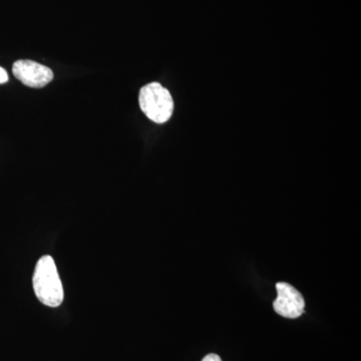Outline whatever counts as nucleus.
<instances>
[{"label": "nucleus", "mask_w": 361, "mask_h": 361, "mask_svg": "<svg viewBox=\"0 0 361 361\" xmlns=\"http://www.w3.org/2000/svg\"><path fill=\"white\" fill-rule=\"evenodd\" d=\"M202 361H222L219 355H215V353H210V355H206Z\"/></svg>", "instance_id": "nucleus-6"}, {"label": "nucleus", "mask_w": 361, "mask_h": 361, "mask_svg": "<svg viewBox=\"0 0 361 361\" xmlns=\"http://www.w3.org/2000/svg\"><path fill=\"white\" fill-rule=\"evenodd\" d=\"M33 290L37 299L49 307H59L63 301V287L54 258L42 256L37 261L32 278Z\"/></svg>", "instance_id": "nucleus-1"}, {"label": "nucleus", "mask_w": 361, "mask_h": 361, "mask_svg": "<svg viewBox=\"0 0 361 361\" xmlns=\"http://www.w3.org/2000/svg\"><path fill=\"white\" fill-rule=\"evenodd\" d=\"M277 298L273 302L275 312L285 318L300 317L304 313L305 301L302 294L295 287L284 282L276 284Z\"/></svg>", "instance_id": "nucleus-3"}, {"label": "nucleus", "mask_w": 361, "mask_h": 361, "mask_svg": "<svg viewBox=\"0 0 361 361\" xmlns=\"http://www.w3.org/2000/svg\"><path fill=\"white\" fill-rule=\"evenodd\" d=\"M13 73L14 77L26 87H35V89L45 87L54 78V73L51 68L27 59L16 61Z\"/></svg>", "instance_id": "nucleus-4"}, {"label": "nucleus", "mask_w": 361, "mask_h": 361, "mask_svg": "<svg viewBox=\"0 0 361 361\" xmlns=\"http://www.w3.org/2000/svg\"><path fill=\"white\" fill-rule=\"evenodd\" d=\"M8 82V75L4 68H0V85L6 84Z\"/></svg>", "instance_id": "nucleus-5"}, {"label": "nucleus", "mask_w": 361, "mask_h": 361, "mask_svg": "<svg viewBox=\"0 0 361 361\" xmlns=\"http://www.w3.org/2000/svg\"><path fill=\"white\" fill-rule=\"evenodd\" d=\"M139 103L142 113L157 123L168 122L174 111V101L170 92L159 82L142 87Z\"/></svg>", "instance_id": "nucleus-2"}]
</instances>
